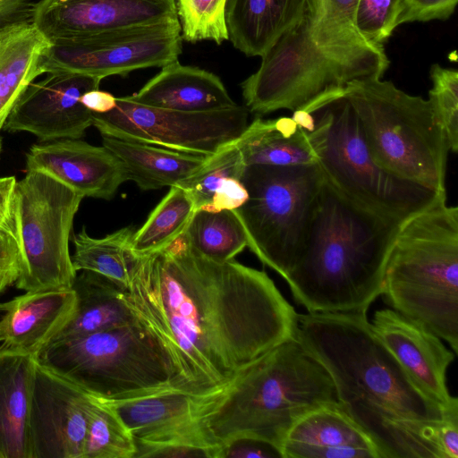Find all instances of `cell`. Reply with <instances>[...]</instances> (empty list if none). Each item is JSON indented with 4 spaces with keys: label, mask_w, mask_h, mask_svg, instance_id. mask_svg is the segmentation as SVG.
<instances>
[{
    "label": "cell",
    "mask_w": 458,
    "mask_h": 458,
    "mask_svg": "<svg viewBox=\"0 0 458 458\" xmlns=\"http://www.w3.org/2000/svg\"><path fill=\"white\" fill-rule=\"evenodd\" d=\"M125 299L170 354L180 390L194 395L295 338L298 313L265 272L210 260L182 234L161 250L134 254Z\"/></svg>",
    "instance_id": "6da1fadb"
},
{
    "label": "cell",
    "mask_w": 458,
    "mask_h": 458,
    "mask_svg": "<svg viewBox=\"0 0 458 458\" xmlns=\"http://www.w3.org/2000/svg\"><path fill=\"white\" fill-rule=\"evenodd\" d=\"M199 397L174 389L122 401L101 400L116 412L131 431L137 449H142L185 432Z\"/></svg>",
    "instance_id": "603a6c76"
},
{
    "label": "cell",
    "mask_w": 458,
    "mask_h": 458,
    "mask_svg": "<svg viewBox=\"0 0 458 458\" xmlns=\"http://www.w3.org/2000/svg\"><path fill=\"white\" fill-rule=\"evenodd\" d=\"M2 147H3V140H2V137L0 136V154L2 151Z\"/></svg>",
    "instance_id": "7dc6e473"
},
{
    "label": "cell",
    "mask_w": 458,
    "mask_h": 458,
    "mask_svg": "<svg viewBox=\"0 0 458 458\" xmlns=\"http://www.w3.org/2000/svg\"><path fill=\"white\" fill-rule=\"evenodd\" d=\"M75 306L72 288L26 292L2 303L0 352L35 358L69 322Z\"/></svg>",
    "instance_id": "d6986e66"
},
{
    "label": "cell",
    "mask_w": 458,
    "mask_h": 458,
    "mask_svg": "<svg viewBox=\"0 0 458 458\" xmlns=\"http://www.w3.org/2000/svg\"><path fill=\"white\" fill-rule=\"evenodd\" d=\"M126 98L144 106L191 113L237 106L218 76L178 61L162 67L138 92Z\"/></svg>",
    "instance_id": "7402d4cb"
},
{
    "label": "cell",
    "mask_w": 458,
    "mask_h": 458,
    "mask_svg": "<svg viewBox=\"0 0 458 458\" xmlns=\"http://www.w3.org/2000/svg\"><path fill=\"white\" fill-rule=\"evenodd\" d=\"M35 0H0V30L32 21Z\"/></svg>",
    "instance_id": "b9f144b4"
},
{
    "label": "cell",
    "mask_w": 458,
    "mask_h": 458,
    "mask_svg": "<svg viewBox=\"0 0 458 458\" xmlns=\"http://www.w3.org/2000/svg\"><path fill=\"white\" fill-rule=\"evenodd\" d=\"M377 336L412 379L445 408L458 405L449 394L446 372L455 353L435 334L392 309L377 310L371 321Z\"/></svg>",
    "instance_id": "e0dca14e"
},
{
    "label": "cell",
    "mask_w": 458,
    "mask_h": 458,
    "mask_svg": "<svg viewBox=\"0 0 458 458\" xmlns=\"http://www.w3.org/2000/svg\"><path fill=\"white\" fill-rule=\"evenodd\" d=\"M83 197L41 171L16 182L13 221L21 251L16 286L25 292L71 289L77 272L69 250Z\"/></svg>",
    "instance_id": "30bf717a"
},
{
    "label": "cell",
    "mask_w": 458,
    "mask_h": 458,
    "mask_svg": "<svg viewBox=\"0 0 458 458\" xmlns=\"http://www.w3.org/2000/svg\"><path fill=\"white\" fill-rule=\"evenodd\" d=\"M135 229L121 228L105 237L89 236L85 228L72 236V262L76 272L89 270L103 275L127 289L134 259L131 244Z\"/></svg>",
    "instance_id": "f546056e"
},
{
    "label": "cell",
    "mask_w": 458,
    "mask_h": 458,
    "mask_svg": "<svg viewBox=\"0 0 458 458\" xmlns=\"http://www.w3.org/2000/svg\"><path fill=\"white\" fill-rule=\"evenodd\" d=\"M292 118L301 128L309 133L315 129L316 122L312 113H309L303 109H297L293 112Z\"/></svg>",
    "instance_id": "bcb514c9"
},
{
    "label": "cell",
    "mask_w": 458,
    "mask_h": 458,
    "mask_svg": "<svg viewBox=\"0 0 458 458\" xmlns=\"http://www.w3.org/2000/svg\"><path fill=\"white\" fill-rule=\"evenodd\" d=\"M402 0H357L353 25L358 35L368 44L383 43L399 26Z\"/></svg>",
    "instance_id": "8d00e7d4"
},
{
    "label": "cell",
    "mask_w": 458,
    "mask_h": 458,
    "mask_svg": "<svg viewBox=\"0 0 458 458\" xmlns=\"http://www.w3.org/2000/svg\"><path fill=\"white\" fill-rule=\"evenodd\" d=\"M29 85L9 114L4 129L27 131L41 142L80 139L92 125V112L80 101L99 88L101 80L90 75L54 72Z\"/></svg>",
    "instance_id": "9a60e30c"
},
{
    "label": "cell",
    "mask_w": 458,
    "mask_h": 458,
    "mask_svg": "<svg viewBox=\"0 0 458 458\" xmlns=\"http://www.w3.org/2000/svg\"><path fill=\"white\" fill-rule=\"evenodd\" d=\"M458 0H402L398 25L404 22L447 20Z\"/></svg>",
    "instance_id": "f35d334b"
},
{
    "label": "cell",
    "mask_w": 458,
    "mask_h": 458,
    "mask_svg": "<svg viewBox=\"0 0 458 458\" xmlns=\"http://www.w3.org/2000/svg\"><path fill=\"white\" fill-rule=\"evenodd\" d=\"M175 18V0H40L32 23L54 43Z\"/></svg>",
    "instance_id": "2e32d148"
},
{
    "label": "cell",
    "mask_w": 458,
    "mask_h": 458,
    "mask_svg": "<svg viewBox=\"0 0 458 458\" xmlns=\"http://www.w3.org/2000/svg\"><path fill=\"white\" fill-rule=\"evenodd\" d=\"M101 137L103 146L121 163L127 181L134 182L143 191L179 184L208 157L107 135Z\"/></svg>",
    "instance_id": "484cf974"
},
{
    "label": "cell",
    "mask_w": 458,
    "mask_h": 458,
    "mask_svg": "<svg viewBox=\"0 0 458 458\" xmlns=\"http://www.w3.org/2000/svg\"><path fill=\"white\" fill-rule=\"evenodd\" d=\"M0 310L2 311V303H0Z\"/></svg>",
    "instance_id": "c3c4849f"
},
{
    "label": "cell",
    "mask_w": 458,
    "mask_h": 458,
    "mask_svg": "<svg viewBox=\"0 0 458 458\" xmlns=\"http://www.w3.org/2000/svg\"><path fill=\"white\" fill-rule=\"evenodd\" d=\"M36 361L0 352V458H31L29 415Z\"/></svg>",
    "instance_id": "d4e9b609"
},
{
    "label": "cell",
    "mask_w": 458,
    "mask_h": 458,
    "mask_svg": "<svg viewBox=\"0 0 458 458\" xmlns=\"http://www.w3.org/2000/svg\"><path fill=\"white\" fill-rule=\"evenodd\" d=\"M235 144L245 165H298L318 164L310 133L292 117L255 119Z\"/></svg>",
    "instance_id": "f1b7e54d"
},
{
    "label": "cell",
    "mask_w": 458,
    "mask_h": 458,
    "mask_svg": "<svg viewBox=\"0 0 458 458\" xmlns=\"http://www.w3.org/2000/svg\"><path fill=\"white\" fill-rule=\"evenodd\" d=\"M21 272V251L13 221L0 227V294L17 281Z\"/></svg>",
    "instance_id": "74e56055"
},
{
    "label": "cell",
    "mask_w": 458,
    "mask_h": 458,
    "mask_svg": "<svg viewBox=\"0 0 458 458\" xmlns=\"http://www.w3.org/2000/svg\"><path fill=\"white\" fill-rule=\"evenodd\" d=\"M182 38L178 18L105 30L51 43L40 72H76L100 80L178 61Z\"/></svg>",
    "instance_id": "4fadbf2b"
},
{
    "label": "cell",
    "mask_w": 458,
    "mask_h": 458,
    "mask_svg": "<svg viewBox=\"0 0 458 458\" xmlns=\"http://www.w3.org/2000/svg\"><path fill=\"white\" fill-rule=\"evenodd\" d=\"M27 171H41L84 197L111 199L127 182L119 160L104 146L79 139L34 144L26 154Z\"/></svg>",
    "instance_id": "ac0fdd59"
},
{
    "label": "cell",
    "mask_w": 458,
    "mask_h": 458,
    "mask_svg": "<svg viewBox=\"0 0 458 458\" xmlns=\"http://www.w3.org/2000/svg\"><path fill=\"white\" fill-rule=\"evenodd\" d=\"M337 403L326 368L293 338L249 363L216 391L201 395L191 427L220 458L223 446L241 438L280 447L302 415Z\"/></svg>",
    "instance_id": "3957f363"
},
{
    "label": "cell",
    "mask_w": 458,
    "mask_h": 458,
    "mask_svg": "<svg viewBox=\"0 0 458 458\" xmlns=\"http://www.w3.org/2000/svg\"><path fill=\"white\" fill-rule=\"evenodd\" d=\"M309 4L310 0H226L228 39L247 56H262Z\"/></svg>",
    "instance_id": "cb8c5ba5"
},
{
    "label": "cell",
    "mask_w": 458,
    "mask_h": 458,
    "mask_svg": "<svg viewBox=\"0 0 458 458\" xmlns=\"http://www.w3.org/2000/svg\"><path fill=\"white\" fill-rule=\"evenodd\" d=\"M248 199L233 210L247 247L284 279L305 244L325 179L318 164L247 165L240 178Z\"/></svg>",
    "instance_id": "9c48e42d"
},
{
    "label": "cell",
    "mask_w": 458,
    "mask_h": 458,
    "mask_svg": "<svg viewBox=\"0 0 458 458\" xmlns=\"http://www.w3.org/2000/svg\"><path fill=\"white\" fill-rule=\"evenodd\" d=\"M344 95L360 123L374 160L388 173L446 193L449 150L430 103L379 78L352 81Z\"/></svg>",
    "instance_id": "ba28073f"
},
{
    "label": "cell",
    "mask_w": 458,
    "mask_h": 458,
    "mask_svg": "<svg viewBox=\"0 0 458 458\" xmlns=\"http://www.w3.org/2000/svg\"><path fill=\"white\" fill-rule=\"evenodd\" d=\"M195 210L192 198L183 188L170 187L143 225L135 231L131 244L132 252L137 256L148 255L170 245L183 233Z\"/></svg>",
    "instance_id": "1f68e13d"
},
{
    "label": "cell",
    "mask_w": 458,
    "mask_h": 458,
    "mask_svg": "<svg viewBox=\"0 0 458 458\" xmlns=\"http://www.w3.org/2000/svg\"><path fill=\"white\" fill-rule=\"evenodd\" d=\"M310 4L261 56L256 72L241 83L245 107L259 115L279 109L308 110L349 82L343 69L315 44Z\"/></svg>",
    "instance_id": "8fae6325"
},
{
    "label": "cell",
    "mask_w": 458,
    "mask_h": 458,
    "mask_svg": "<svg viewBox=\"0 0 458 458\" xmlns=\"http://www.w3.org/2000/svg\"><path fill=\"white\" fill-rule=\"evenodd\" d=\"M90 403V394L36 362L29 415L31 458H83Z\"/></svg>",
    "instance_id": "5bb4252c"
},
{
    "label": "cell",
    "mask_w": 458,
    "mask_h": 458,
    "mask_svg": "<svg viewBox=\"0 0 458 458\" xmlns=\"http://www.w3.org/2000/svg\"><path fill=\"white\" fill-rule=\"evenodd\" d=\"M51 42L32 23L0 30V131L12 109L33 81Z\"/></svg>",
    "instance_id": "83f0119b"
},
{
    "label": "cell",
    "mask_w": 458,
    "mask_h": 458,
    "mask_svg": "<svg viewBox=\"0 0 458 458\" xmlns=\"http://www.w3.org/2000/svg\"><path fill=\"white\" fill-rule=\"evenodd\" d=\"M34 359L87 394L106 401L180 390L178 371L170 354L137 319L54 340Z\"/></svg>",
    "instance_id": "8992f818"
},
{
    "label": "cell",
    "mask_w": 458,
    "mask_h": 458,
    "mask_svg": "<svg viewBox=\"0 0 458 458\" xmlns=\"http://www.w3.org/2000/svg\"><path fill=\"white\" fill-rule=\"evenodd\" d=\"M248 199V191L238 178L225 179L215 191L210 204L203 208L219 211L234 210Z\"/></svg>",
    "instance_id": "60d3db41"
},
{
    "label": "cell",
    "mask_w": 458,
    "mask_h": 458,
    "mask_svg": "<svg viewBox=\"0 0 458 458\" xmlns=\"http://www.w3.org/2000/svg\"><path fill=\"white\" fill-rule=\"evenodd\" d=\"M90 396L83 458H135L131 431L106 402Z\"/></svg>",
    "instance_id": "d6a6232c"
},
{
    "label": "cell",
    "mask_w": 458,
    "mask_h": 458,
    "mask_svg": "<svg viewBox=\"0 0 458 458\" xmlns=\"http://www.w3.org/2000/svg\"><path fill=\"white\" fill-rule=\"evenodd\" d=\"M439 447L444 458H458V409L450 411L441 423Z\"/></svg>",
    "instance_id": "7bdbcfd3"
},
{
    "label": "cell",
    "mask_w": 458,
    "mask_h": 458,
    "mask_svg": "<svg viewBox=\"0 0 458 458\" xmlns=\"http://www.w3.org/2000/svg\"><path fill=\"white\" fill-rule=\"evenodd\" d=\"M280 448L283 458H380L373 441L339 403L302 415L290 428Z\"/></svg>",
    "instance_id": "44dd1931"
},
{
    "label": "cell",
    "mask_w": 458,
    "mask_h": 458,
    "mask_svg": "<svg viewBox=\"0 0 458 458\" xmlns=\"http://www.w3.org/2000/svg\"><path fill=\"white\" fill-rule=\"evenodd\" d=\"M182 236L199 254L220 263L233 259L248 244L238 217L225 209H196Z\"/></svg>",
    "instance_id": "4dcf8cb0"
},
{
    "label": "cell",
    "mask_w": 458,
    "mask_h": 458,
    "mask_svg": "<svg viewBox=\"0 0 458 458\" xmlns=\"http://www.w3.org/2000/svg\"><path fill=\"white\" fill-rule=\"evenodd\" d=\"M16 182L14 176L0 178V227L10 224L13 219V201Z\"/></svg>",
    "instance_id": "ee69618b"
},
{
    "label": "cell",
    "mask_w": 458,
    "mask_h": 458,
    "mask_svg": "<svg viewBox=\"0 0 458 458\" xmlns=\"http://www.w3.org/2000/svg\"><path fill=\"white\" fill-rule=\"evenodd\" d=\"M79 272L72 284L76 298L74 313L54 340L91 334L136 319L126 302L124 287L98 273Z\"/></svg>",
    "instance_id": "4316f807"
},
{
    "label": "cell",
    "mask_w": 458,
    "mask_h": 458,
    "mask_svg": "<svg viewBox=\"0 0 458 458\" xmlns=\"http://www.w3.org/2000/svg\"><path fill=\"white\" fill-rule=\"evenodd\" d=\"M428 101L446 137L449 150H458V72L435 64L430 68Z\"/></svg>",
    "instance_id": "d590c367"
},
{
    "label": "cell",
    "mask_w": 458,
    "mask_h": 458,
    "mask_svg": "<svg viewBox=\"0 0 458 458\" xmlns=\"http://www.w3.org/2000/svg\"><path fill=\"white\" fill-rule=\"evenodd\" d=\"M357 0H310L311 37L317 47L344 72L349 82L381 79L389 66L383 46L366 43L356 32Z\"/></svg>",
    "instance_id": "ffe728a7"
},
{
    "label": "cell",
    "mask_w": 458,
    "mask_h": 458,
    "mask_svg": "<svg viewBox=\"0 0 458 458\" xmlns=\"http://www.w3.org/2000/svg\"><path fill=\"white\" fill-rule=\"evenodd\" d=\"M312 114L316 124L310 138L325 182L356 208L400 226L413 215L446 199V193L401 179L374 160L344 90Z\"/></svg>",
    "instance_id": "52a82bcc"
},
{
    "label": "cell",
    "mask_w": 458,
    "mask_h": 458,
    "mask_svg": "<svg viewBox=\"0 0 458 458\" xmlns=\"http://www.w3.org/2000/svg\"><path fill=\"white\" fill-rule=\"evenodd\" d=\"M398 228L324 182L303 249L284 278L295 301L309 312L367 313L381 293Z\"/></svg>",
    "instance_id": "277c9868"
},
{
    "label": "cell",
    "mask_w": 458,
    "mask_h": 458,
    "mask_svg": "<svg viewBox=\"0 0 458 458\" xmlns=\"http://www.w3.org/2000/svg\"><path fill=\"white\" fill-rule=\"evenodd\" d=\"M380 295L392 310L458 352V208L446 199L398 228Z\"/></svg>",
    "instance_id": "5b68a950"
},
{
    "label": "cell",
    "mask_w": 458,
    "mask_h": 458,
    "mask_svg": "<svg viewBox=\"0 0 458 458\" xmlns=\"http://www.w3.org/2000/svg\"><path fill=\"white\" fill-rule=\"evenodd\" d=\"M175 4L182 40H211L220 45L228 39L226 0H175Z\"/></svg>",
    "instance_id": "e575fe53"
},
{
    "label": "cell",
    "mask_w": 458,
    "mask_h": 458,
    "mask_svg": "<svg viewBox=\"0 0 458 458\" xmlns=\"http://www.w3.org/2000/svg\"><path fill=\"white\" fill-rule=\"evenodd\" d=\"M245 166L234 141L208 157L200 168L177 185L191 195L196 209L203 208L210 204L220 183L228 177L240 179Z\"/></svg>",
    "instance_id": "836d02e7"
},
{
    "label": "cell",
    "mask_w": 458,
    "mask_h": 458,
    "mask_svg": "<svg viewBox=\"0 0 458 458\" xmlns=\"http://www.w3.org/2000/svg\"><path fill=\"white\" fill-rule=\"evenodd\" d=\"M220 458H283L280 447L254 438L237 439L221 448Z\"/></svg>",
    "instance_id": "ab89813d"
},
{
    "label": "cell",
    "mask_w": 458,
    "mask_h": 458,
    "mask_svg": "<svg viewBox=\"0 0 458 458\" xmlns=\"http://www.w3.org/2000/svg\"><path fill=\"white\" fill-rule=\"evenodd\" d=\"M295 338L326 368L341 409L373 441L380 458H443L445 408L377 336L367 313L298 314Z\"/></svg>",
    "instance_id": "7a4b0ae2"
},
{
    "label": "cell",
    "mask_w": 458,
    "mask_h": 458,
    "mask_svg": "<svg viewBox=\"0 0 458 458\" xmlns=\"http://www.w3.org/2000/svg\"><path fill=\"white\" fill-rule=\"evenodd\" d=\"M249 124L242 106L211 112H182L116 98L114 107L92 113V125L101 135L159 146L174 151L210 157L236 141Z\"/></svg>",
    "instance_id": "7c38bea8"
},
{
    "label": "cell",
    "mask_w": 458,
    "mask_h": 458,
    "mask_svg": "<svg viewBox=\"0 0 458 458\" xmlns=\"http://www.w3.org/2000/svg\"><path fill=\"white\" fill-rule=\"evenodd\" d=\"M80 101L90 112L104 114L114 107L116 98L108 92L97 89L84 93Z\"/></svg>",
    "instance_id": "f6af8a7d"
}]
</instances>
